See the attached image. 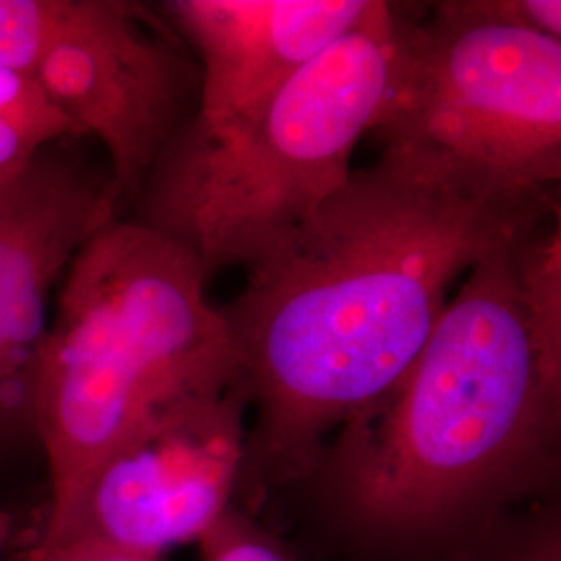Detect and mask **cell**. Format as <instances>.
<instances>
[{"instance_id": "cell-1", "label": "cell", "mask_w": 561, "mask_h": 561, "mask_svg": "<svg viewBox=\"0 0 561 561\" xmlns=\"http://www.w3.org/2000/svg\"><path fill=\"white\" fill-rule=\"evenodd\" d=\"M556 215L560 194H484L400 152L352 171L221 308L256 408L243 474H310L419 358L451 283Z\"/></svg>"}, {"instance_id": "cell-2", "label": "cell", "mask_w": 561, "mask_h": 561, "mask_svg": "<svg viewBox=\"0 0 561 561\" xmlns=\"http://www.w3.org/2000/svg\"><path fill=\"white\" fill-rule=\"evenodd\" d=\"M512 243L468 271L408 373L312 470L370 539L437 537L553 474L561 375L530 340Z\"/></svg>"}, {"instance_id": "cell-3", "label": "cell", "mask_w": 561, "mask_h": 561, "mask_svg": "<svg viewBox=\"0 0 561 561\" xmlns=\"http://www.w3.org/2000/svg\"><path fill=\"white\" fill-rule=\"evenodd\" d=\"M180 243L119 217L57 287L38 435L48 497L36 539L65 530L96 466L164 405L238 381L221 308Z\"/></svg>"}, {"instance_id": "cell-4", "label": "cell", "mask_w": 561, "mask_h": 561, "mask_svg": "<svg viewBox=\"0 0 561 561\" xmlns=\"http://www.w3.org/2000/svg\"><path fill=\"white\" fill-rule=\"evenodd\" d=\"M396 48V2L373 7L291 80L229 117L196 113L167 141L129 221L180 243L206 279L252 268L352 175L373 131Z\"/></svg>"}, {"instance_id": "cell-5", "label": "cell", "mask_w": 561, "mask_h": 561, "mask_svg": "<svg viewBox=\"0 0 561 561\" xmlns=\"http://www.w3.org/2000/svg\"><path fill=\"white\" fill-rule=\"evenodd\" d=\"M396 2V48L373 134L484 194L556 196L561 41L500 20L486 0Z\"/></svg>"}, {"instance_id": "cell-6", "label": "cell", "mask_w": 561, "mask_h": 561, "mask_svg": "<svg viewBox=\"0 0 561 561\" xmlns=\"http://www.w3.org/2000/svg\"><path fill=\"white\" fill-rule=\"evenodd\" d=\"M248 408L240 379L164 405L96 466L48 541L83 535L152 558L201 541L243 477Z\"/></svg>"}, {"instance_id": "cell-7", "label": "cell", "mask_w": 561, "mask_h": 561, "mask_svg": "<svg viewBox=\"0 0 561 561\" xmlns=\"http://www.w3.org/2000/svg\"><path fill=\"white\" fill-rule=\"evenodd\" d=\"M119 217L108 169L85 159L78 140L44 148L0 187V463L41 454L50 298L83 243Z\"/></svg>"}, {"instance_id": "cell-8", "label": "cell", "mask_w": 561, "mask_h": 561, "mask_svg": "<svg viewBox=\"0 0 561 561\" xmlns=\"http://www.w3.org/2000/svg\"><path fill=\"white\" fill-rule=\"evenodd\" d=\"M148 11L125 0H69L34 78L108 157L121 208L134 201L167 141L198 111L201 71L180 48L148 32Z\"/></svg>"}, {"instance_id": "cell-9", "label": "cell", "mask_w": 561, "mask_h": 561, "mask_svg": "<svg viewBox=\"0 0 561 561\" xmlns=\"http://www.w3.org/2000/svg\"><path fill=\"white\" fill-rule=\"evenodd\" d=\"M373 0H169L161 13L201 59L196 115L222 119L319 57Z\"/></svg>"}, {"instance_id": "cell-10", "label": "cell", "mask_w": 561, "mask_h": 561, "mask_svg": "<svg viewBox=\"0 0 561 561\" xmlns=\"http://www.w3.org/2000/svg\"><path fill=\"white\" fill-rule=\"evenodd\" d=\"M512 268L533 345L561 375V213L522 231L512 243Z\"/></svg>"}, {"instance_id": "cell-11", "label": "cell", "mask_w": 561, "mask_h": 561, "mask_svg": "<svg viewBox=\"0 0 561 561\" xmlns=\"http://www.w3.org/2000/svg\"><path fill=\"white\" fill-rule=\"evenodd\" d=\"M69 0H0V65L34 76L53 46Z\"/></svg>"}, {"instance_id": "cell-12", "label": "cell", "mask_w": 561, "mask_h": 561, "mask_svg": "<svg viewBox=\"0 0 561 561\" xmlns=\"http://www.w3.org/2000/svg\"><path fill=\"white\" fill-rule=\"evenodd\" d=\"M0 115L30 121L55 131L62 140H80L76 127L46 96L34 76L0 65Z\"/></svg>"}, {"instance_id": "cell-13", "label": "cell", "mask_w": 561, "mask_h": 561, "mask_svg": "<svg viewBox=\"0 0 561 561\" xmlns=\"http://www.w3.org/2000/svg\"><path fill=\"white\" fill-rule=\"evenodd\" d=\"M57 141L65 140L42 125L0 115V187L18 180L44 148Z\"/></svg>"}, {"instance_id": "cell-14", "label": "cell", "mask_w": 561, "mask_h": 561, "mask_svg": "<svg viewBox=\"0 0 561 561\" xmlns=\"http://www.w3.org/2000/svg\"><path fill=\"white\" fill-rule=\"evenodd\" d=\"M201 542L204 561H289L275 545L264 541L227 514Z\"/></svg>"}, {"instance_id": "cell-15", "label": "cell", "mask_w": 561, "mask_h": 561, "mask_svg": "<svg viewBox=\"0 0 561 561\" xmlns=\"http://www.w3.org/2000/svg\"><path fill=\"white\" fill-rule=\"evenodd\" d=\"M23 561H162L161 558L127 551L92 537H67L59 541L32 539Z\"/></svg>"}, {"instance_id": "cell-16", "label": "cell", "mask_w": 561, "mask_h": 561, "mask_svg": "<svg viewBox=\"0 0 561 561\" xmlns=\"http://www.w3.org/2000/svg\"><path fill=\"white\" fill-rule=\"evenodd\" d=\"M510 561H561L560 535L553 528H547L541 537L526 542Z\"/></svg>"}, {"instance_id": "cell-17", "label": "cell", "mask_w": 561, "mask_h": 561, "mask_svg": "<svg viewBox=\"0 0 561 561\" xmlns=\"http://www.w3.org/2000/svg\"><path fill=\"white\" fill-rule=\"evenodd\" d=\"M20 542L18 522L4 505H0V561L13 560Z\"/></svg>"}]
</instances>
